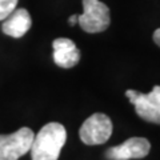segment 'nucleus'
I'll list each match as a JSON object with an SVG mask.
<instances>
[{"mask_svg": "<svg viewBox=\"0 0 160 160\" xmlns=\"http://www.w3.org/2000/svg\"><path fill=\"white\" fill-rule=\"evenodd\" d=\"M67 142V131L60 123L46 124L33 138L31 146L32 160H58Z\"/></svg>", "mask_w": 160, "mask_h": 160, "instance_id": "1", "label": "nucleus"}, {"mask_svg": "<svg viewBox=\"0 0 160 160\" xmlns=\"http://www.w3.org/2000/svg\"><path fill=\"white\" fill-rule=\"evenodd\" d=\"M84 11L78 16V23L88 33L103 32L109 27V8L100 0H83Z\"/></svg>", "mask_w": 160, "mask_h": 160, "instance_id": "2", "label": "nucleus"}, {"mask_svg": "<svg viewBox=\"0 0 160 160\" xmlns=\"http://www.w3.org/2000/svg\"><path fill=\"white\" fill-rule=\"evenodd\" d=\"M35 135L23 127L11 135H0V160H18L29 152Z\"/></svg>", "mask_w": 160, "mask_h": 160, "instance_id": "3", "label": "nucleus"}, {"mask_svg": "<svg viewBox=\"0 0 160 160\" xmlns=\"http://www.w3.org/2000/svg\"><path fill=\"white\" fill-rule=\"evenodd\" d=\"M136 109V113L146 122L160 124V86H155L149 93H140L133 89L126 92Z\"/></svg>", "mask_w": 160, "mask_h": 160, "instance_id": "4", "label": "nucleus"}, {"mask_svg": "<svg viewBox=\"0 0 160 160\" xmlns=\"http://www.w3.org/2000/svg\"><path fill=\"white\" fill-rule=\"evenodd\" d=\"M79 135L82 142L88 146L104 144L112 135V122L104 113H93L80 127Z\"/></svg>", "mask_w": 160, "mask_h": 160, "instance_id": "5", "label": "nucleus"}, {"mask_svg": "<svg viewBox=\"0 0 160 160\" xmlns=\"http://www.w3.org/2000/svg\"><path fill=\"white\" fill-rule=\"evenodd\" d=\"M151 144L144 138H131L123 144L107 149L106 158L108 160H129V159H142L147 156Z\"/></svg>", "mask_w": 160, "mask_h": 160, "instance_id": "6", "label": "nucleus"}, {"mask_svg": "<svg viewBox=\"0 0 160 160\" xmlns=\"http://www.w3.org/2000/svg\"><path fill=\"white\" fill-rule=\"evenodd\" d=\"M53 62L62 68H72L79 63L80 51L71 39L59 38L53 40Z\"/></svg>", "mask_w": 160, "mask_h": 160, "instance_id": "7", "label": "nucleus"}, {"mask_svg": "<svg viewBox=\"0 0 160 160\" xmlns=\"http://www.w3.org/2000/svg\"><path fill=\"white\" fill-rule=\"evenodd\" d=\"M31 26L32 19L29 12L24 8H18L13 9V12L4 19L2 29L4 33L11 38H22L29 31Z\"/></svg>", "mask_w": 160, "mask_h": 160, "instance_id": "8", "label": "nucleus"}, {"mask_svg": "<svg viewBox=\"0 0 160 160\" xmlns=\"http://www.w3.org/2000/svg\"><path fill=\"white\" fill-rule=\"evenodd\" d=\"M19 0H0V20H4L9 13L16 9Z\"/></svg>", "mask_w": 160, "mask_h": 160, "instance_id": "9", "label": "nucleus"}, {"mask_svg": "<svg viewBox=\"0 0 160 160\" xmlns=\"http://www.w3.org/2000/svg\"><path fill=\"white\" fill-rule=\"evenodd\" d=\"M153 42L160 47V28H158L156 31L153 32Z\"/></svg>", "mask_w": 160, "mask_h": 160, "instance_id": "10", "label": "nucleus"}, {"mask_svg": "<svg viewBox=\"0 0 160 160\" xmlns=\"http://www.w3.org/2000/svg\"><path fill=\"white\" fill-rule=\"evenodd\" d=\"M76 23H78V15H72V16L69 18V24L73 26V24H76Z\"/></svg>", "mask_w": 160, "mask_h": 160, "instance_id": "11", "label": "nucleus"}]
</instances>
